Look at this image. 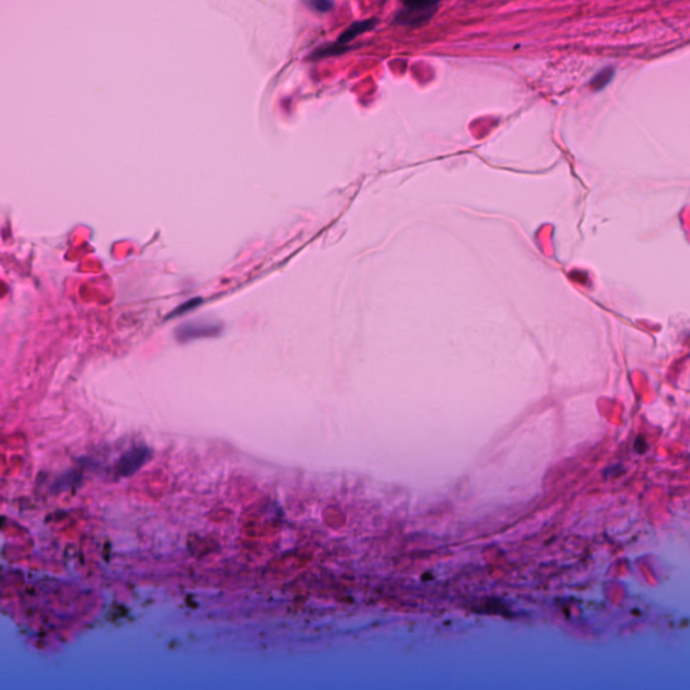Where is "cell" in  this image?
<instances>
[{
  "mask_svg": "<svg viewBox=\"0 0 690 690\" xmlns=\"http://www.w3.org/2000/svg\"><path fill=\"white\" fill-rule=\"evenodd\" d=\"M405 7L406 10L398 15L396 22L406 26H419L431 19L437 4L433 1H408Z\"/></svg>",
  "mask_w": 690,
  "mask_h": 690,
  "instance_id": "obj_1",
  "label": "cell"
},
{
  "mask_svg": "<svg viewBox=\"0 0 690 690\" xmlns=\"http://www.w3.org/2000/svg\"><path fill=\"white\" fill-rule=\"evenodd\" d=\"M151 457V452L146 448H136L122 456L115 471L119 476H129L143 467Z\"/></svg>",
  "mask_w": 690,
  "mask_h": 690,
  "instance_id": "obj_2",
  "label": "cell"
},
{
  "mask_svg": "<svg viewBox=\"0 0 690 690\" xmlns=\"http://www.w3.org/2000/svg\"><path fill=\"white\" fill-rule=\"evenodd\" d=\"M374 24V21H366V22H358V23H353L348 30H345L344 34L342 35V38L336 42L335 47L337 49V51H340L342 46L345 45V43L355 40L358 35H360L362 33H364L366 30H368L371 26Z\"/></svg>",
  "mask_w": 690,
  "mask_h": 690,
  "instance_id": "obj_3",
  "label": "cell"
},
{
  "mask_svg": "<svg viewBox=\"0 0 690 690\" xmlns=\"http://www.w3.org/2000/svg\"><path fill=\"white\" fill-rule=\"evenodd\" d=\"M612 76H613V69L612 67H607V69H603L602 72H599L595 79L591 81V86L595 89V90H600L603 89L604 86H607L611 80H612Z\"/></svg>",
  "mask_w": 690,
  "mask_h": 690,
  "instance_id": "obj_4",
  "label": "cell"
},
{
  "mask_svg": "<svg viewBox=\"0 0 690 690\" xmlns=\"http://www.w3.org/2000/svg\"><path fill=\"white\" fill-rule=\"evenodd\" d=\"M312 6H314L319 11H326L328 8H330V4L326 1H313Z\"/></svg>",
  "mask_w": 690,
  "mask_h": 690,
  "instance_id": "obj_5",
  "label": "cell"
},
{
  "mask_svg": "<svg viewBox=\"0 0 690 690\" xmlns=\"http://www.w3.org/2000/svg\"><path fill=\"white\" fill-rule=\"evenodd\" d=\"M198 302H200V300H195V301L193 300V301H191V305L198 303ZM179 310H186V306H185V307H184V306H179ZM179 310H178V312H179Z\"/></svg>",
  "mask_w": 690,
  "mask_h": 690,
  "instance_id": "obj_6",
  "label": "cell"
}]
</instances>
